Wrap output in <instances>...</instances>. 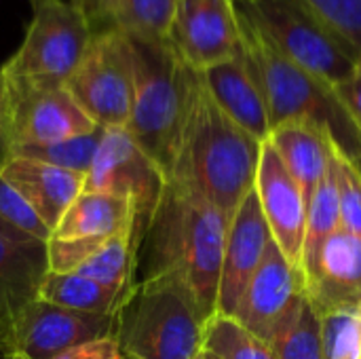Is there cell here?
Returning <instances> with one entry per match:
<instances>
[{"label":"cell","instance_id":"1","mask_svg":"<svg viewBox=\"0 0 361 359\" xmlns=\"http://www.w3.org/2000/svg\"><path fill=\"white\" fill-rule=\"evenodd\" d=\"M228 218L184 182L169 178L137 245L135 281L171 275L203 322L216 315Z\"/></svg>","mask_w":361,"mask_h":359},{"label":"cell","instance_id":"2","mask_svg":"<svg viewBox=\"0 0 361 359\" xmlns=\"http://www.w3.org/2000/svg\"><path fill=\"white\" fill-rule=\"evenodd\" d=\"M260 148L262 142L231 121L199 78L169 178L190 186L231 220L254 190Z\"/></svg>","mask_w":361,"mask_h":359},{"label":"cell","instance_id":"3","mask_svg":"<svg viewBox=\"0 0 361 359\" xmlns=\"http://www.w3.org/2000/svg\"><path fill=\"white\" fill-rule=\"evenodd\" d=\"M129 36L135 93L127 123L129 135L169 178L180 152L201 72L192 70L169 38Z\"/></svg>","mask_w":361,"mask_h":359},{"label":"cell","instance_id":"4","mask_svg":"<svg viewBox=\"0 0 361 359\" xmlns=\"http://www.w3.org/2000/svg\"><path fill=\"white\" fill-rule=\"evenodd\" d=\"M241 36L264 93L271 129L290 121L313 125L322 129L347 159L355 161L361 154V133L336 89L286 59L243 19Z\"/></svg>","mask_w":361,"mask_h":359},{"label":"cell","instance_id":"5","mask_svg":"<svg viewBox=\"0 0 361 359\" xmlns=\"http://www.w3.org/2000/svg\"><path fill=\"white\" fill-rule=\"evenodd\" d=\"M205 322L188 290L171 275L135 281L116 315L123 353L133 359H197Z\"/></svg>","mask_w":361,"mask_h":359},{"label":"cell","instance_id":"6","mask_svg":"<svg viewBox=\"0 0 361 359\" xmlns=\"http://www.w3.org/2000/svg\"><path fill=\"white\" fill-rule=\"evenodd\" d=\"M237 11L277 53L336 87L355 76L357 51L298 0H235Z\"/></svg>","mask_w":361,"mask_h":359},{"label":"cell","instance_id":"7","mask_svg":"<svg viewBox=\"0 0 361 359\" xmlns=\"http://www.w3.org/2000/svg\"><path fill=\"white\" fill-rule=\"evenodd\" d=\"M30 6L23 42L2 70L8 78L66 85L93 38V28L70 0H30Z\"/></svg>","mask_w":361,"mask_h":359},{"label":"cell","instance_id":"8","mask_svg":"<svg viewBox=\"0 0 361 359\" xmlns=\"http://www.w3.org/2000/svg\"><path fill=\"white\" fill-rule=\"evenodd\" d=\"M66 89L97 127H127L135 93L127 32L121 28L93 32L82 59L66 80Z\"/></svg>","mask_w":361,"mask_h":359},{"label":"cell","instance_id":"9","mask_svg":"<svg viewBox=\"0 0 361 359\" xmlns=\"http://www.w3.org/2000/svg\"><path fill=\"white\" fill-rule=\"evenodd\" d=\"M167 180L125 127H108L102 131L82 190L127 199L135 207V243L140 245Z\"/></svg>","mask_w":361,"mask_h":359},{"label":"cell","instance_id":"10","mask_svg":"<svg viewBox=\"0 0 361 359\" xmlns=\"http://www.w3.org/2000/svg\"><path fill=\"white\" fill-rule=\"evenodd\" d=\"M6 87L4 133L11 148L63 142L97 129L63 83H34L6 76Z\"/></svg>","mask_w":361,"mask_h":359},{"label":"cell","instance_id":"11","mask_svg":"<svg viewBox=\"0 0 361 359\" xmlns=\"http://www.w3.org/2000/svg\"><path fill=\"white\" fill-rule=\"evenodd\" d=\"M307 300L302 269L292 264L271 241L233 320L273 347L296 324Z\"/></svg>","mask_w":361,"mask_h":359},{"label":"cell","instance_id":"12","mask_svg":"<svg viewBox=\"0 0 361 359\" xmlns=\"http://www.w3.org/2000/svg\"><path fill=\"white\" fill-rule=\"evenodd\" d=\"M169 42L197 72L233 59L243 44L235 0H176Z\"/></svg>","mask_w":361,"mask_h":359},{"label":"cell","instance_id":"13","mask_svg":"<svg viewBox=\"0 0 361 359\" xmlns=\"http://www.w3.org/2000/svg\"><path fill=\"white\" fill-rule=\"evenodd\" d=\"M116 334V315L82 313L32 300L11 328V349L23 359H53L78 345Z\"/></svg>","mask_w":361,"mask_h":359},{"label":"cell","instance_id":"14","mask_svg":"<svg viewBox=\"0 0 361 359\" xmlns=\"http://www.w3.org/2000/svg\"><path fill=\"white\" fill-rule=\"evenodd\" d=\"M271 237L283 256L302 269V248L307 229V201L300 184L288 171L269 140L262 142L254 182Z\"/></svg>","mask_w":361,"mask_h":359},{"label":"cell","instance_id":"15","mask_svg":"<svg viewBox=\"0 0 361 359\" xmlns=\"http://www.w3.org/2000/svg\"><path fill=\"white\" fill-rule=\"evenodd\" d=\"M271 241L273 237L264 220L260 201L256 197V190H252L228 220L216 313L226 317H233L237 313L239 303L258 267L262 264Z\"/></svg>","mask_w":361,"mask_h":359},{"label":"cell","instance_id":"16","mask_svg":"<svg viewBox=\"0 0 361 359\" xmlns=\"http://www.w3.org/2000/svg\"><path fill=\"white\" fill-rule=\"evenodd\" d=\"M307 296L313 309L330 311L361 309V241L338 229L319 248L315 260L305 269Z\"/></svg>","mask_w":361,"mask_h":359},{"label":"cell","instance_id":"17","mask_svg":"<svg viewBox=\"0 0 361 359\" xmlns=\"http://www.w3.org/2000/svg\"><path fill=\"white\" fill-rule=\"evenodd\" d=\"M47 271V243L32 241L0 220V339L8 347L15 320L38 298Z\"/></svg>","mask_w":361,"mask_h":359},{"label":"cell","instance_id":"18","mask_svg":"<svg viewBox=\"0 0 361 359\" xmlns=\"http://www.w3.org/2000/svg\"><path fill=\"white\" fill-rule=\"evenodd\" d=\"M201 78L212 99L231 121H235L258 142L269 140V108L254 63L245 53L243 44L233 59L201 72Z\"/></svg>","mask_w":361,"mask_h":359},{"label":"cell","instance_id":"19","mask_svg":"<svg viewBox=\"0 0 361 359\" xmlns=\"http://www.w3.org/2000/svg\"><path fill=\"white\" fill-rule=\"evenodd\" d=\"M0 176L32 205L42 222L55 231L66 209L85 188V176L40 161L8 157Z\"/></svg>","mask_w":361,"mask_h":359},{"label":"cell","instance_id":"20","mask_svg":"<svg viewBox=\"0 0 361 359\" xmlns=\"http://www.w3.org/2000/svg\"><path fill=\"white\" fill-rule=\"evenodd\" d=\"M269 142L300 184L305 201L309 203L315 188L328 174L338 148L322 129L294 121L275 125L269 133Z\"/></svg>","mask_w":361,"mask_h":359},{"label":"cell","instance_id":"21","mask_svg":"<svg viewBox=\"0 0 361 359\" xmlns=\"http://www.w3.org/2000/svg\"><path fill=\"white\" fill-rule=\"evenodd\" d=\"M118 235L135 237V207L121 197L82 190L66 209L51 237L108 241Z\"/></svg>","mask_w":361,"mask_h":359},{"label":"cell","instance_id":"22","mask_svg":"<svg viewBox=\"0 0 361 359\" xmlns=\"http://www.w3.org/2000/svg\"><path fill=\"white\" fill-rule=\"evenodd\" d=\"M131 288L104 286L95 279L82 277L78 273L47 271V275L42 277L40 288H38V300L51 303L57 307H66V309H74V311H82V313L118 315L127 296L131 294Z\"/></svg>","mask_w":361,"mask_h":359},{"label":"cell","instance_id":"23","mask_svg":"<svg viewBox=\"0 0 361 359\" xmlns=\"http://www.w3.org/2000/svg\"><path fill=\"white\" fill-rule=\"evenodd\" d=\"M338 152V150H336ZM336 154L334 161L315 188L311 201L307 203V229L302 248V273L315 260L324 241L341 229V203H338V182H336Z\"/></svg>","mask_w":361,"mask_h":359},{"label":"cell","instance_id":"24","mask_svg":"<svg viewBox=\"0 0 361 359\" xmlns=\"http://www.w3.org/2000/svg\"><path fill=\"white\" fill-rule=\"evenodd\" d=\"M137 243L133 235H118L108 239L93 252V256L76 271L82 277L95 279L104 286L131 288L135 284Z\"/></svg>","mask_w":361,"mask_h":359},{"label":"cell","instance_id":"25","mask_svg":"<svg viewBox=\"0 0 361 359\" xmlns=\"http://www.w3.org/2000/svg\"><path fill=\"white\" fill-rule=\"evenodd\" d=\"M203 351L218 359H277L271 345L254 336L237 320L220 313L205 324Z\"/></svg>","mask_w":361,"mask_h":359},{"label":"cell","instance_id":"26","mask_svg":"<svg viewBox=\"0 0 361 359\" xmlns=\"http://www.w3.org/2000/svg\"><path fill=\"white\" fill-rule=\"evenodd\" d=\"M102 127H97L91 133L76 135L63 142H53V144H30V146H15L11 148L13 157H23L32 161H40L53 167H61L68 171H76L80 176H87L95 150L102 140Z\"/></svg>","mask_w":361,"mask_h":359},{"label":"cell","instance_id":"27","mask_svg":"<svg viewBox=\"0 0 361 359\" xmlns=\"http://www.w3.org/2000/svg\"><path fill=\"white\" fill-rule=\"evenodd\" d=\"M176 0H121L116 25L140 38L165 40L173 19Z\"/></svg>","mask_w":361,"mask_h":359},{"label":"cell","instance_id":"28","mask_svg":"<svg viewBox=\"0 0 361 359\" xmlns=\"http://www.w3.org/2000/svg\"><path fill=\"white\" fill-rule=\"evenodd\" d=\"M324 359H361V309L319 315Z\"/></svg>","mask_w":361,"mask_h":359},{"label":"cell","instance_id":"29","mask_svg":"<svg viewBox=\"0 0 361 359\" xmlns=\"http://www.w3.org/2000/svg\"><path fill=\"white\" fill-rule=\"evenodd\" d=\"M277 359H324L322 317L307 300L296 324L273 345Z\"/></svg>","mask_w":361,"mask_h":359},{"label":"cell","instance_id":"30","mask_svg":"<svg viewBox=\"0 0 361 359\" xmlns=\"http://www.w3.org/2000/svg\"><path fill=\"white\" fill-rule=\"evenodd\" d=\"M351 49H361V0H298Z\"/></svg>","mask_w":361,"mask_h":359},{"label":"cell","instance_id":"31","mask_svg":"<svg viewBox=\"0 0 361 359\" xmlns=\"http://www.w3.org/2000/svg\"><path fill=\"white\" fill-rule=\"evenodd\" d=\"M0 220L32 241L47 243L53 231L32 209V205L0 176Z\"/></svg>","mask_w":361,"mask_h":359},{"label":"cell","instance_id":"32","mask_svg":"<svg viewBox=\"0 0 361 359\" xmlns=\"http://www.w3.org/2000/svg\"><path fill=\"white\" fill-rule=\"evenodd\" d=\"M336 182L341 203V229L361 241V174L351 159L336 152Z\"/></svg>","mask_w":361,"mask_h":359},{"label":"cell","instance_id":"33","mask_svg":"<svg viewBox=\"0 0 361 359\" xmlns=\"http://www.w3.org/2000/svg\"><path fill=\"white\" fill-rule=\"evenodd\" d=\"M89 21L93 32L118 28L116 15H118V2L121 0H70Z\"/></svg>","mask_w":361,"mask_h":359},{"label":"cell","instance_id":"34","mask_svg":"<svg viewBox=\"0 0 361 359\" xmlns=\"http://www.w3.org/2000/svg\"><path fill=\"white\" fill-rule=\"evenodd\" d=\"M53 359H125V353H123L118 341L114 336H110V339H99V341L78 345Z\"/></svg>","mask_w":361,"mask_h":359},{"label":"cell","instance_id":"35","mask_svg":"<svg viewBox=\"0 0 361 359\" xmlns=\"http://www.w3.org/2000/svg\"><path fill=\"white\" fill-rule=\"evenodd\" d=\"M334 89H336L341 102H343L345 108L349 110L353 123L357 125V129H360L361 133V78L355 74L353 78H349V80L336 85Z\"/></svg>","mask_w":361,"mask_h":359},{"label":"cell","instance_id":"36","mask_svg":"<svg viewBox=\"0 0 361 359\" xmlns=\"http://www.w3.org/2000/svg\"><path fill=\"white\" fill-rule=\"evenodd\" d=\"M6 106H8V87H6L4 70L0 68V129H4L6 123Z\"/></svg>","mask_w":361,"mask_h":359},{"label":"cell","instance_id":"37","mask_svg":"<svg viewBox=\"0 0 361 359\" xmlns=\"http://www.w3.org/2000/svg\"><path fill=\"white\" fill-rule=\"evenodd\" d=\"M11 157V142L4 133V129H0V169L4 167V163L8 161Z\"/></svg>","mask_w":361,"mask_h":359},{"label":"cell","instance_id":"38","mask_svg":"<svg viewBox=\"0 0 361 359\" xmlns=\"http://www.w3.org/2000/svg\"><path fill=\"white\" fill-rule=\"evenodd\" d=\"M0 353H2V355H11V353H13V351H11V347H8L2 339H0Z\"/></svg>","mask_w":361,"mask_h":359},{"label":"cell","instance_id":"39","mask_svg":"<svg viewBox=\"0 0 361 359\" xmlns=\"http://www.w3.org/2000/svg\"><path fill=\"white\" fill-rule=\"evenodd\" d=\"M355 70H357L355 74H357V76H360V78H361V49H360V53H357V61H355Z\"/></svg>","mask_w":361,"mask_h":359},{"label":"cell","instance_id":"40","mask_svg":"<svg viewBox=\"0 0 361 359\" xmlns=\"http://www.w3.org/2000/svg\"><path fill=\"white\" fill-rule=\"evenodd\" d=\"M353 163H355V167L360 169V174H361V154H360V157H357V159H355V161H353Z\"/></svg>","mask_w":361,"mask_h":359},{"label":"cell","instance_id":"41","mask_svg":"<svg viewBox=\"0 0 361 359\" xmlns=\"http://www.w3.org/2000/svg\"><path fill=\"white\" fill-rule=\"evenodd\" d=\"M6 359H23L21 355H17V353H11V355H6Z\"/></svg>","mask_w":361,"mask_h":359},{"label":"cell","instance_id":"42","mask_svg":"<svg viewBox=\"0 0 361 359\" xmlns=\"http://www.w3.org/2000/svg\"><path fill=\"white\" fill-rule=\"evenodd\" d=\"M203 353H205V351H203ZM205 359H218V358H214L212 353H205Z\"/></svg>","mask_w":361,"mask_h":359},{"label":"cell","instance_id":"43","mask_svg":"<svg viewBox=\"0 0 361 359\" xmlns=\"http://www.w3.org/2000/svg\"><path fill=\"white\" fill-rule=\"evenodd\" d=\"M197 359H205V353H201V355H199V358Z\"/></svg>","mask_w":361,"mask_h":359},{"label":"cell","instance_id":"44","mask_svg":"<svg viewBox=\"0 0 361 359\" xmlns=\"http://www.w3.org/2000/svg\"><path fill=\"white\" fill-rule=\"evenodd\" d=\"M0 359H6V355H2V353H0Z\"/></svg>","mask_w":361,"mask_h":359},{"label":"cell","instance_id":"45","mask_svg":"<svg viewBox=\"0 0 361 359\" xmlns=\"http://www.w3.org/2000/svg\"><path fill=\"white\" fill-rule=\"evenodd\" d=\"M125 359H133V358H127V355H125Z\"/></svg>","mask_w":361,"mask_h":359}]
</instances>
